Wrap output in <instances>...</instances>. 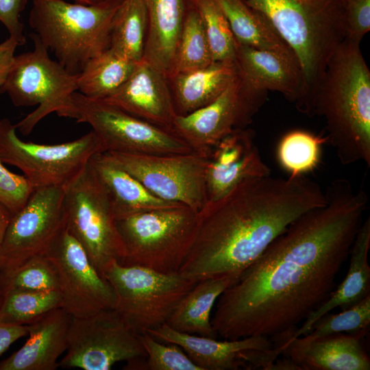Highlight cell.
<instances>
[{"instance_id": "1", "label": "cell", "mask_w": 370, "mask_h": 370, "mask_svg": "<svg viewBox=\"0 0 370 370\" xmlns=\"http://www.w3.org/2000/svg\"><path fill=\"white\" fill-rule=\"evenodd\" d=\"M325 193L324 205L291 223L219 297L211 319L217 336H264L283 345L328 300L369 201L345 179Z\"/></svg>"}, {"instance_id": "2", "label": "cell", "mask_w": 370, "mask_h": 370, "mask_svg": "<svg viewBox=\"0 0 370 370\" xmlns=\"http://www.w3.org/2000/svg\"><path fill=\"white\" fill-rule=\"evenodd\" d=\"M325 202V192L305 174L247 179L197 213L195 238L178 273L196 282L219 275L236 282L291 223Z\"/></svg>"}, {"instance_id": "3", "label": "cell", "mask_w": 370, "mask_h": 370, "mask_svg": "<svg viewBox=\"0 0 370 370\" xmlns=\"http://www.w3.org/2000/svg\"><path fill=\"white\" fill-rule=\"evenodd\" d=\"M360 43L347 38L330 57L309 114L323 116L342 164L370 165V71Z\"/></svg>"}, {"instance_id": "4", "label": "cell", "mask_w": 370, "mask_h": 370, "mask_svg": "<svg viewBox=\"0 0 370 370\" xmlns=\"http://www.w3.org/2000/svg\"><path fill=\"white\" fill-rule=\"evenodd\" d=\"M269 21L296 56L305 83L301 111L308 113L328 62L346 38L344 0H245Z\"/></svg>"}, {"instance_id": "5", "label": "cell", "mask_w": 370, "mask_h": 370, "mask_svg": "<svg viewBox=\"0 0 370 370\" xmlns=\"http://www.w3.org/2000/svg\"><path fill=\"white\" fill-rule=\"evenodd\" d=\"M122 1L84 5L33 0L29 24L56 60L77 74L90 58L110 47L114 20Z\"/></svg>"}, {"instance_id": "6", "label": "cell", "mask_w": 370, "mask_h": 370, "mask_svg": "<svg viewBox=\"0 0 370 370\" xmlns=\"http://www.w3.org/2000/svg\"><path fill=\"white\" fill-rule=\"evenodd\" d=\"M124 247L120 264L178 273L193 244L198 214L180 205L139 212L116 220Z\"/></svg>"}, {"instance_id": "7", "label": "cell", "mask_w": 370, "mask_h": 370, "mask_svg": "<svg viewBox=\"0 0 370 370\" xmlns=\"http://www.w3.org/2000/svg\"><path fill=\"white\" fill-rule=\"evenodd\" d=\"M32 51L15 56L8 76L0 86L18 107L38 106L15 124L22 134H29L45 116L57 115L76 119L73 95L77 91V74L69 73L49 56L48 49L32 33Z\"/></svg>"}, {"instance_id": "8", "label": "cell", "mask_w": 370, "mask_h": 370, "mask_svg": "<svg viewBox=\"0 0 370 370\" xmlns=\"http://www.w3.org/2000/svg\"><path fill=\"white\" fill-rule=\"evenodd\" d=\"M101 275L116 295L115 310L137 334L166 323L196 284L179 273H163L140 266L110 262Z\"/></svg>"}, {"instance_id": "9", "label": "cell", "mask_w": 370, "mask_h": 370, "mask_svg": "<svg viewBox=\"0 0 370 370\" xmlns=\"http://www.w3.org/2000/svg\"><path fill=\"white\" fill-rule=\"evenodd\" d=\"M66 227L101 275L124 247L108 195L89 163L64 186Z\"/></svg>"}, {"instance_id": "10", "label": "cell", "mask_w": 370, "mask_h": 370, "mask_svg": "<svg viewBox=\"0 0 370 370\" xmlns=\"http://www.w3.org/2000/svg\"><path fill=\"white\" fill-rule=\"evenodd\" d=\"M105 151L91 130L75 140L56 145L25 142L16 134L10 120H0V158L19 169L32 187L65 186L88 163Z\"/></svg>"}, {"instance_id": "11", "label": "cell", "mask_w": 370, "mask_h": 370, "mask_svg": "<svg viewBox=\"0 0 370 370\" xmlns=\"http://www.w3.org/2000/svg\"><path fill=\"white\" fill-rule=\"evenodd\" d=\"M143 358L146 352L138 334L114 308L103 309L86 317H71L66 354L59 367L109 370L117 362Z\"/></svg>"}, {"instance_id": "12", "label": "cell", "mask_w": 370, "mask_h": 370, "mask_svg": "<svg viewBox=\"0 0 370 370\" xmlns=\"http://www.w3.org/2000/svg\"><path fill=\"white\" fill-rule=\"evenodd\" d=\"M75 121L88 124L105 151L135 154L185 153L194 150L173 132L138 119L101 99L76 91Z\"/></svg>"}, {"instance_id": "13", "label": "cell", "mask_w": 370, "mask_h": 370, "mask_svg": "<svg viewBox=\"0 0 370 370\" xmlns=\"http://www.w3.org/2000/svg\"><path fill=\"white\" fill-rule=\"evenodd\" d=\"M156 197L199 212L206 204L208 153L135 154L107 151Z\"/></svg>"}, {"instance_id": "14", "label": "cell", "mask_w": 370, "mask_h": 370, "mask_svg": "<svg viewBox=\"0 0 370 370\" xmlns=\"http://www.w3.org/2000/svg\"><path fill=\"white\" fill-rule=\"evenodd\" d=\"M64 186L34 189L14 214L0 249V273L45 256L66 227Z\"/></svg>"}, {"instance_id": "15", "label": "cell", "mask_w": 370, "mask_h": 370, "mask_svg": "<svg viewBox=\"0 0 370 370\" xmlns=\"http://www.w3.org/2000/svg\"><path fill=\"white\" fill-rule=\"evenodd\" d=\"M45 256L57 275L62 308L71 317H86L103 309L115 308L116 295L112 286L98 272L66 227Z\"/></svg>"}, {"instance_id": "16", "label": "cell", "mask_w": 370, "mask_h": 370, "mask_svg": "<svg viewBox=\"0 0 370 370\" xmlns=\"http://www.w3.org/2000/svg\"><path fill=\"white\" fill-rule=\"evenodd\" d=\"M267 95V92L247 86L237 73L212 102L188 114H177L172 132L194 150L208 153L234 130L247 127L264 104Z\"/></svg>"}, {"instance_id": "17", "label": "cell", "mask_w": 370, "mask_h": 370, "mask_svg": "<svg viewBox=\"0 0 370 370\" xmlns=\"http://www.w3.org/2000/svg\"><path fill=\"white\" fill-rule=\"evenodd\" d=\"M146 332L159 341L180 346L201 370H272L282 354L272 340L264 336L219 341L181 332L166 323Z\"/></svg>"}, {"instance_id": "18", "label": "cell", "mask_w": 370, "mask_h": 370, "mask_svg": "<svg viewBox=\"0 0 370 370\" xmlns=\"http://www.w3.org/2000/svg\"><path fill=\"white\" fill-rule=\"evenodd\" d=\"M249 128L234 130L210 150L205 171L206 203L224 196L241 182L271 175Z\"/></svg>"}, {"instance_id": "19", "label": "cell", "mask_w": 370, "mask_h": 370, "mask_svg": "<svg viewBox=\"0 0 370 370\" xmlns=\"http://www.w3.org/2000/svg\"><path fill=\"white\" fill-rule=\"evenodd\" d=\"M101 100L171 132L177 115L168 77L143 60L119 88Z\"/></svg>"}, {"instance_id": "20", "label": "cell", "mask_w": 370, "mask_h": 370, "mask_svg": "<svg viewBox=\"0 0 370 370\" xmlns=\"http://www.w3.org/2000/svg\"><path fill=\"white\" fill-rule=\"evenodd\" d=\"M369 330L310 338L303 335L280 348L299 370H369L365 346Z\"/></svg>"}, {"instance_id": "21", "label": "cell", "mask_w": 370, "mask_h": 370, "mask_svg": "<svg viewBox=\"0 0 370 370\" xmlns=\"http://www.w3.org/2000/svg\"><path fill=\"white\" fill-rule=\"evenodd\" d=\"M235 65L247 86L261 92H281L301 110L306 88L298 64L273 52L238 44Z\"/></svg>"}, {"instance_id": "22", "label": "cell", "mask_w": 370, "mask_h": 370, "mask_svg": "<svg viewBox=\"0 0 370 370\" xmlns=\"http://www.w3.org/2000/svg\"><path fill=\"white\" fill-rule=\"evenodd\" d=\"M71 316L62 307L28 325L29 338L16 352L0 362V370H54L66 352Z\"/></svg>"}, {"instance_id": "23", "label": "cell", "mask_w": 370, "mask_h": 370, "mask_svg": "<svg viewBox=\"0 0 370 370\" xmlns=\"http://www.w3.org/2000/svg\"><path fill=\"white\" fill-rule=\"evenodd\" d=\"M88 163L108 195L116 220L139 212L182 205L156 197L107 151L93 155Z\"/></svg>"}, {"instance_id": "24", "label": "cell", "mask_w": 370, "mask_h": 370, "mask_svg": "<svg viewBox=\"0 0 370 370\" xmlns=\"http://www.w3.org/2000/svg\"><path fill=\"white\" fill-rule=\"evenodd\" d=\"M148 25L142 60L167 77L173 71L175 55L188 5L186 0H145Z\"/></svg>"}, {"instance_id": "25", "label": "cell", "mask_w": 370, "mask_h": 370, "mask_svg": "<svg viewBox=\"0 0 370 370\" xmlns=\"http://www.w3.org/2000/svg\"><path fill=\"white\" fill-rule=\"evenodd\" d=\"M369 248L370 219L368 217L362 222L352 245L345 279L328 300L296 329L288 341L308 334L315 321L333 309L340 307L344 310L370 295V267L367 260Z\"/></svg>"}, {"instance_id": "26", "label": "cell", "mask_w": 370, "mask_h": 370, "mask_svg": "<svg viewBox=\"0 0 370 370\" xmlns=\"http://www.w3.org/2000/svg\"><path fill=\"white\" fill-rule=\"evenodd\" d=\"M237 74L235 62H213L168 78L177 114L184 115L216 99Z\"/></svg>"}, {"instance_id": "27", "label": "cell", "mask_w": 370, "mask_h": 370, "mask_svg": "<svg viewBox=\"0 0 370 370\" xmlns=\"http://www.w3.org/2000/svg\"><path fill=\"white\" fill-rule=\"evenodd\" d=\"M234 283L228 275L197 282L176 306L166 324L181 332L217 338L211 323V311L219 297Z\"/></svg>"}, {"instance_id": "28", "label": "cell", "mask_w": 370, "mask_h": 370, "mask_svg": "<svg viewBox=\"0 0 370 370\" xmlns=\"http://www.w3.org/2000/svg\"><path fill=\"white\" fill-rule=\"evenodd\" d=\"M216 1L238 45L273 52L299 66L293 50L269 21L245 0Z\"/></svg>"}, {"instance_id": "29", "label": "cell", "mask_w": 370, "mask_h": 370, "mask_svg": "<svg viewBox=\"0 0 370 370\" xmlns=\"http://www.w3.org/2000/svg\"><path fill=\"white\" fill-rule=\"evenodd\" d=\"M138 62L110 47L90 58L77 74V92L90 99H103L125 83Z\"/></svg>"}, {"instance_id": "30", "label": "cell", "mask_w": 370, "mask_h": 370, "mask_svg": "<svg viewBox=\"0 0 370 370\" xmlns=\"http://www.w3.org/2000/svg\"><path fill=\"white\" fill-rule=\"evenodd\" d=\"M147 25L145 0H123L114 20L110 48L130 60L141 61Z\"/></svg>"}, {"instance_id": "31", "label": "cell", "mask_w": 370, "mask_h": 370, "mask_svg": "<svg viewBox=\"0 0 370 370\" xmlns=\"http://www.w3.org/2000/svg\"><path fill=\"white\" fill-rule=\"evenodd\" d=\"M62 307L57 290H16L0 297V324L29 325L45 313Z\"/></svg>"}, {"instance_id": "32", "label": "cell", "mask_w": 370, "mask_h": 370, "mask_svg": "<svg viewBox=\"0 0 370 370\" xmlns=\"http://www.w3.org/2000/svg\"><path fill=\"white\" fill-rule=\"evenodd\" d=\"M213 62L201 17L197 8H188L170 77L203 68Z\"/></svg>"}, {"instance_id": "33", "label": "cell", "mask_w": 370, "mask_h": 370, "mask_svg": "<svg viewBox=\"0 0 370 370\" xmlns=\"http://www.w3.org/2000/svg\"><path fill=\"white\" fill-rule=\"evenodd\" d=\"M214 62H235L238 43L216 0H201L196 7Z\"/></svg>"}, {"instance_id": "34", "label": "cell", "mask_w": 370, "mask_h": 370, "mask_svg": "<svg viewBox=\"0 0 370 370\" xmlns=\"http://www.w3.org/2000/svg\"><path fill=\"white\" fill-rule=\"evenodd\" d=\"M325 140L304 131L290 132L278 146L280 164L291 175L312 171L319 163L321 145Z\"/></svg>"}, {"instance_id": "35", "label": "cell", "mask_w": 370, "mask_h": 370, "mask_svg": "<svg viewBox=\"0 0 370 370\" xmlns=\"http://www.w3.org/2000/svg\"><path fill=\"white\" fill-rule=\"evenodd\" d=\"M16 290L58 291L55 269L45 255L35 257L11 271L0 273V297Z\"/></svg>"}, {"instance_id": "36", "label": "cell", "mask_w": 370, "mask_h": 370, "mask_svg": "<svg viewBox=\"0 0 370 370\" xmlns=\"http://www.w3.org/2000/svg\"><path fill=\"white\" fill-rule=\"evenodd\" d=\"M370 325V295L337 314L327 313L312 325L305 334L310 338L338 333L369 330Z\"/></svg>"}, {"instance_id": "37", "label": "cell", "mask_w": 370, "mask_h": 370, "mask_svg": "<svg viewBox=\"0 0 370 370\" xmlns=\"http://www.w3.org/2000/svg\"><path fill=\"white\" fill-rule=\"evenodd\" d=\"M138 336L147 358L145 369L201 370L177 345L159 341L147 332Z\"/></svg>"}, {"instance_id": "38", "label": "cell", "mask_w": 370, "mask_h": 370, "mask_svg": "<svg viewBox=\"0 0 370 370\" xmlns=\"http://www.w3.org/2000/svg\"><path fill=\"white\" fill-rule=\"evenodd\" d=\"M34 190L23 175L9 171L0 158V204L13 215L25 206Z\"/></svg>"}, {"instance_id": "39", "label": "cell", "mask_w": 370, "mask_h": 370, "mask_svg": "<svg viewBox=\"0 0 370 370\" xmlns=\"http://www.w3.org/2000/svg\"><path fill=\"white\" fill-rule=\"evenodd\" d=\"M343 23L346 38L360 43L370 30V0H344Z\"/></svg>"}, {"instance_id": "40", "label": "cell", "mask_w": 370, "mask_h": 370, "mask_svg": "<svg viewBox=\"0 0 370 370\" xmlns=\"http://www.w3.org/2000/svg\"><path fill=\"white\" fill-rule=\"evenodd\" d=\"M27 0H0V22L5 26L9 37L18 46L26 42L21 13L25 8Z\"/></svg>"}, {"instance_id": "41", "label": "cell", "mask_w": 370, "mask_h": 370, "mask_svg": "<svg viewBox=\"0 0 370 370\" xmlns=\"http://www.w3.org/2000/svg\"><path fill=\"white\" fill-rule=\"evenodd\" d=\"M17 47L16 42L10 37L0 43V86L5 82L10 70Z\"/></svg>"}, {"instance_id": "42", "label": "cell", "mask_w": 370, "mask_h": 370, "mask_svg": "<svg viewBox=\"0 0 370 370\" xmlns=\"http://www.w3.org/2000/svg\"><path fill=\"white\" fill-rule=\"evenodd\" d=\"M28 335V325L0 324V356L18 339Z\"/></svg>"}, {"instance_id": "43", "label": "cell", "mask_w": 370, "mask_h": 370, "mask_svg": "<svg viewBox=\"0 0 370 370\" xmlns=\"http://www.w3.org/2000/svg\"><path fill=\"white\" fill-rule=\"evenodd\" d=\"M12 214L3 206L0 204V249L3 242Z\"/></svg>"}, {"instance_id": "44", "label": "cell", "mask_w": 370, "mask_h": 370, "mask_svg": "<svg viewBox=\"0 0 370 370\" xmlns=\"http://www.w3.org/2000/svg\"><path fill=\"white\" fill-rule=\"evenodd\" d=\"M75 3L84 5H95L103 2L106 0H73Z\"/></svg>"}, {"instance_id": "45", "label": "cell", "mask_w": 370, "mask_h": 370, "mask_svg": "<svg viewBox=\"0 0 370 370\" xmlns=\"http://www.w3.org/2000/svg\"><path fill=\"white\" fill-rule=\"evenodd\" d=\"M201 0H186L188 8H196L199 2Z\"/></svg>"}]
</instances>
